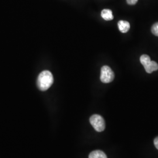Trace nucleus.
I'll return each instance as SVG.
<instances>
[{
  "instance_id": "f257e3e1",
  "label": "nucleus",
  "mask_w": 158,
  "mask_h": 158,
  "mask_svg": "<svg viewBox=\"0 0 158 158\" xmlns=\"http://www.w3.org/2000/svg\"><path fill=\"white\" fill-rule=\"evenodd\" d=\"M53 83V77L51 72L45 70L40 74L37 80V85L40 90L49 89Z\"/></svg>"
},
{
  "instance_id": "f03ea898",
  "label": "nucleus",
  "mask_w": 158,
  "mask_h": 158,
  "mask_svg": "<svg viewBox=\"0 0 158 158\" xmlns=\"http://www.w3.org/2000/svg\"><path fill=\"white\" fill-rule=\"evenodd\" d=\"M140 62L148 73H152L153 72L158 70V63L152 61L150 57L147 55H142L140 57Z\"/></svg>"
},
{
  "instance_id": "7ed1b4c3",
  "label": "nucleus",
  "mask_w": 158,
  "mask_h": 158,
  "mask_svg": "<svg viewBox=\"0 0 158 158\" xmlns=\"http://www.w3.org/2000/svg\"><path fill=\"white\" fill-rule=\"evenodd\" d=\"M90 123L94 130L97 132H102L105 130V121L100 115H93L90 118Z\"/></svg>"
},
{
  "instance_id": "20e7f679",
  "label": "nucleus",
  "mask_w": 158,
  "mask_h": 158,
  "mask_svg": "<svg viewBox=\"0 0 158 158\" xmlns=\"http://www.w3.org/2000/svg\"><path fill=\"white\" fill-rule=\"evenodd\" d=\"M114 79V73L111 69L108 66H104L101 69L100 80L104 83H109Z\"/></svg>"
},
{
  "instance_id": "39448f33",
  "label": "nucleus",
  "mask_w": 158,
  "mask_h": 158,
  "mask_svg": "<svg viewBox=\"0 0 158 158\" xmlns=\"http://www.w3.org/2000/svg\"><path fill=\"white\" fill-rule=\"evenodd\" d=\"M118 27L120 32L122 33H126L130 30V23L126 21L121 20L118 23Z\"/></svg>"
},
{
  "instance_id": "423d86ee",
  "label": "nucleus",
  "mask_w": 158,
  "mask_h": 158,
  "mask_svg": "<svg viewBox=\"0 0 158 158\" xmlns=\"http://www.w3.org/2000/svg\"><path fill=\"white\" fill-rule=\"evenodd\" d=\"M102 17L106 21H111L114 19L112 11L109 9H104L102 11Z\"/></svg>"
},
{
  "instance_id": "0eeeda50",
  "label": "nucleus",
  "mask_w": 158,
  "mask_h": 158,
  "mask_svg": "<svg viewBox=\"0 0 158 158\" xmlns=\"http://www.w3.org/2000/svg\"><path fill=\"white\" fill-rule=\"evenodd\" d=\"M89 158H107V157L105 153L102 151L96 150L90 153Z\"/></svg>"
},
{
  "instance_id": "6e6552de",
  "label": "nucleus",
  "mask_w": 158,
  "mask_h": 158,
  "mask_svg": "<svg viewBox=\"0 0 158 158\" xmlns=\"http://www.w3.org/2000/svg\"><path fill=\"white\" fill-rule=\"evenodd\" d=\"M151 31L154 35L158 36V23H155L153 25Z\"/></svg>"
},
{
  "instance_id": "1a4fd4ad",
  "label": "nucleus",
  "mask_w": 158,
  "mask_h": 158,
  "mask_svg": "<svg viewBox=\"0 0 158 158\" xmlns=\"http://www.w3.org/2000/svg\"><path fill=\"white\" fill-rule=\"evenodd\" d=\"M138 0H127V2L128 3V4L129 5H135L136 4V2H138Z\"/></svg>"
},
{
  "instance_id": "9d476101",
  "label": "nucleus",
  "mask_w": 158,
  "mask_h": 158,
  "mask_svg": "<svg viewBox=\"0 0 158 158\" xmlns=\"http://www.w3.org/2000/svg\"><path fill=\"white\" fill-rule=\"evenodd\" d=\"M154 145L158 149V136L154 139Z\"/></svg>"
}]
</instances>
